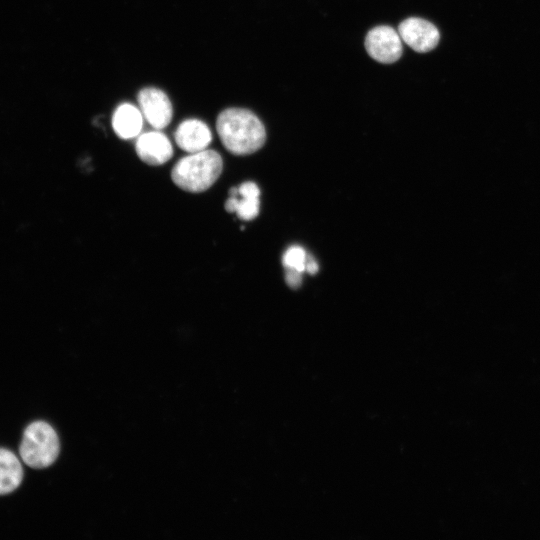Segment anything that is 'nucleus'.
Instances as JSON below:
<instances>
[{"label": "nucleus", "instance_id": "obj_1", "mask_svg": "<svg viewBox=\"0 0 540 540\" xmlns=\"http://www.w3.org/2000/svg\"><path fill=\"white\" fill-rule=\"evenodd\" d=\"M216 130L224 147L234 155H248L259 150L266 140V130L250 110L227 108L217 117Z\"/></svg>", "mask_w": 540, "mask_h": 540}, {"label": "nucleus", "instance_id": "obj_2", "mask_svg": "<svg viewBox=\"0 0 540 540\" xmlns=\"http://www.w3.org/2000/svg\"><path fill=\"white\" fill-rule=\"evenodd\" d=\"M222 169L220 154L215 150L205 149L181 158L172 168L171 178L182 190L199 193L216 182Z\"/></svg>", "mask_w": 540, "mask_h": 540}, {"label": "nucleus", "instance_id": "obj_3", "mask_svg": "<svg viewBox=\"0 0 540 540\" xmlns=\"http://www.w3.org/2000/svg\"><path fill=\"white\" fill-rule=\"evenodd\" d=\"M59 451L58 435L48 423L35 421L24 430L19 453L29 467L46 468L52 465Z\"/></svg>", "mask_w": 540, "mask_h": 540}, {"label": "nucleus", "instance_id": "obj_4", "mask_svg": "<svg viewBox=\"0 0 540 540\" xmlns=\"http://www.w3.org/2000/svg\"><path fill=\"white\" fill-rule=\"evenodd\" d=\"M365 47L368 54L380 63L396 62L402 55V39L390 26H377L366 35Z\"/></svg>", "mask_w": 540, "mask_h": 540}, {"label": "nucleus", "instance_id": "obj_5", "mask_svg": "<svg viewBox=\"0 0 540 540\" xmlns=\"http://www.w3.org/2000/svg\"><path fill=\"white\" fill-rule=\"evenodd\" d=\"M137 100L143 117L153 128L161 130L169 125L173 108L165 92L146 87L139 91Z\"/></svg>", "mask_w": 540, "mask_h": 540}, {"label": "nucleus", "instance_id": "obj_6", "mask_svg": "<svg viewBox=\"0 0 540 540\" xmlns=\"http://www.w3.org/2000/svg\"><path fill=\"white\" fill-rule=\"evenodd\" d=\"M402 41L416 52L425 53L434 49L440 39V34L431 22L411 17L402 21L398 26Z\"/></svg>", "mask_w": 540, "mask_h": 540}, {"label": "nucleus", "instance_id": "obj_7", "mask_svg": "<svg viewBox=\"0 0 540 540\" xmlns=\"http://www.w3.org/2000/svg\"><path fill=\"white\" fill-rule=\"evenodd\" d=\"M229 198L225 202L227 212L236 213L242 220H252L258 216L260 210V190L252 181L242 183L239 187H232Z\"/></svg>", "mask_w": 540, "mask_h": 540}, {"label": "nucleus", "instance_id": "obj_8", "mask_svg": "<svg viewBox=\"0 0 540 540\" xmlns=\"http://www.w3.org/2000/svg\"><path fill=\"white\" fill-rule=\"evenodd\" d=\"M138 157L149 165H162L170 160L173 148L168 137L159 131L141 134L136 141Z\"/></svg>", "mask_w": 540, "mask_h": 540}, {"label": "nucleus", "instance_id": "obj_9", "mask_svg": "<svg viewBox=\"0 0 540 540\" xmlns=\"http://www.w3.org/2000/svg\"><path fill=\"white\" fill-rule=\"evenodd\" d=\"M174 139L182 150L195 153L205 150L212 140V135L206 123L199 119H186L175 130Z\"/></svg>", "mask_w": 540, "mask_h": 540}, {"label": "nucleus", "instance_id": "obj_10", "mask_svg": "<svg viewBox=\"0 0 540 540\" xmlns=\"http://www.w3.org/2000/svg\"><path fill=\"white\" fill-rule=\"evenodd\" d=\"M112 127L121 139L137 137L143 127L141 110L130 103L119 105L112 116Z\"/></svg>", "mask_w": 540, "mask_h": 540}, {"label": "nucleus", "instance_id": "obj_11", "mask_svg": "<svg viewBox=\"0 0 540 540\" xmlns=\"http://www.w3.org/2000/svg\"><path fill=\"white\" fill-rule=\"evenodd\" d=\"M23 479V468L17 456L0 448V495L16 490Z\"/></svg>", "mask_w": 540, "mask_h": 540}, {"label": "nucleus", "instance_id": "obj_12", "mask_svg": "<svg viewBox=\"0 0 540 540\" xmlns=\"http://www.w3.org/2000/svg\"><path fill=\"white\" fill-rule=\"evenodd\" d=\"M307 254L305 250L297 245L289 247L283 255V265L286 269H294L304 272L306 268Z\"/></svg>", "mask_w": 540, "mask_h": 540}, {"label": "nucleus", "instance_id": "obj_13", "mask_svg": "<svg viewBox=\"0 0 540 540\" xmlns=\"http://www.w3.org/2000/svg\"><path fill=\"white\" fill-rule=\"evenodd\" d=\"M302 272H299L297 270H294V269H287L286 270V277H285V280L287 282V284L291 287V288H298L300 285H301V282H302Z\"/></svg>", "mask_w": 540, "mask_h": 540}, {"label": "nucleus", "instance_id": "obj_14", "mask_svg": "<svg viewBox=\"0 0 540 540\" xmlns=\"http://www.w3.org/2000/svg\"><path fill=\"white\" fill-rule=\"evenodd\" d=\"M305 271L310 274H315L318 271V264L316 260L310 255L307 256Z\"/></svg>", "mask_w": 540, "mask_h": 540}]
</instances>
